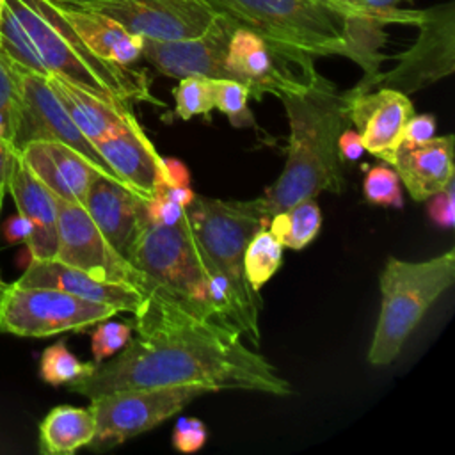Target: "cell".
Returning <instances> with one entry per match:
<instances>
[{
  "mask_svg": "<svg viewBox=\"0 0 455 455\" xmlns=\"http://www.w3.org/2000/svg\"><path fill=\"white\" fill-rule=\"evenodd\" d=\"M94 148L114 174L140 197L151 199L167 187L164 156L158 155L137 117L116 133L98 140Z\"/></svg>",
  "mask_w": 455,
  "mask_h": 455,
  "instance_id": "17",
  "label": "cell"
},
{
  "mask_svg": "<svg viewBox=\"0 0 455 455\" xmlns=\"http://www.w3.org/2000/svg\"><path fill=\"white\" fill-rule=\"evenodd\" d=\"M400 185L402 183L395 169L384 162L370 167L364 174L363 192L366 201L371 204L400 208L403 204Z\"/></svg>",
  "mask_w": 455,
  "mask_h": 455,
  "instance_id": "31",
  "label": "cell"
},
{
  "mask_svg": "<svg viewBox=\"0 0 455 455\" xmlns=\"http://www.w3.org/2000/svg\"><path fill=\"white\" fill-rule=\"evenodd\" d=\"M48 84L73 123L92 144L124 128L135 117L126 101L98 96L55 75H48Z\"/></svg>",
  "mask_w": 455,
  "mask_h": 455,
  "instance_id": "24",
  "label": "cell"
},
{
  "mask_svg": "<svg viewBox=\"0 0 455 455\" xmlns=\"http://www.w3.org/2000/svg\"><path fill=\"white\" fill-rule=\"evenodd\" d=\"M96 363L80 361L64 341L46 347L39 359V375L46 384L62 386L71 384L94 370Z\"/></svg>",
  "mask_w": 455,
  "mask_h": 455,
  "instance_id": "28",
  "label": "cell"
},
{
  "mask_svg": "<svg viewBox=\"0 0 455 455\" xmlns=\"http://www.w3.org/2000/svg\"><path fill=\"white\" fill-rule=\"evenodd\" d=\"M55 4H62V5H76V7H91L101 0H50Z\"/></svg>",
  "mask_w": 455,
  "mask_h": 455,
  "instance_id": "45",
  "label": "cell"
},
{
  "mask_svg": "<svg viewBox=\"0 0 455 455\" xmlns=\"http://www.w3.org/2000/svg\"><path fill=\"white\" fill-rule=\"evenodd\" d=\"M238 25L259 34L295 66L313 71L316 57L341 55L363 68L350 89L366 92L386 59L380 27L357 0H208Z\"/></svg>",
  "mask_w": 455,
  "mask_h": 455,
  "instance_id": "2",
  "label": "cell"
},
{
  "mask_svg": "<svg viewBox=\"0 0 455 455\" xmlns=\"http://www.w3.org/2000/svg\"><path fill=\"white\" fill-rule=\"evenodd\" d=\"M121 313L110 304L92 302L55 288L5 284L0 293V331L46 338L60 332H80Z\"/></svg>",
  "mask_w": 455,
  "mask_h": 455,
  "instance_id": "8",
  "label": "cell"
},
{
  "mask_svg": "<svg viewBox=\"0 0 455 455\" xmlns=\"http://www.w3.org/2000/svg\"><path fill=\"white\" fill-rule=\"evenodd\" d=\"M53 5L82 43L100 59L119 66H132L140 59L142 37L124 28L114 18L91 7L62 5L55 2Z\"/></svg>",
  "mask_w": 455,
  "mask_h": 455,
  "instance_id": "23",
  "label": "cell"
},
{
  "mask_svg": "<svg viewBox=\"0 0 455 455\" xmlns=\"http://www.w3.org/2000/svg\"><path fill=\"white\" fill-rule=\"evenodd\" d=\"M192 231L208 261L229 281L245 323V339L259 345V291L251 286L243 270V252L263 228H268V213L261 197L256 199H213L196 196L185 208Z\"/></svg>",
  "mask_w": 455,
  "mask_h": 455,
  "instance_id": "5",
  "label": "cell"
},
{
  "mask_svg": "<svg viewBox=\"0 0 455 455\" xmlns=\"http://www.w3.org/2000/svg\"><path fill=\"white\" fill-rule=\"evenodd\" d=\"M148 199L124 183L96 176L84 201V208L108 243L126 256L137 235L149 224Z\"/></svg>",
  "mask_w": 455,
  "mask_h": 455,
  "instance_id": "18",
  "label": "cell"
},
{
  "mask_svg": "<svg viewBox=\"0 0 455 455\" xmlns=\"http://www.w3.org/2000/svg\"><path fill=\"white\" fill-rule=\"evenodd\" d=\"M226 68L233 80L249 87V94L259 100L263 94L279 96L284 91L302 85L316 69L306 71L254 30L236 25L226 52Z\"/></svg>",
  "mask_w": 455,
  "mask_h": 455,
  "instance_id": "15",
  "label": "cell"
},
{
  "mask_svg": "<svg viewBox=\"0 0 455 455\" xmlns=\"http://www.w3.org/2000/svg\"><path fill=\"white\" fill-rule=\"evenodd\" d=\"M453 135L430 137L421 142L402 140L389 165L414 201H427L455 180Z\"/></svg>",
  "mask_w": 455,
  "mask_h": 455,
  "instance_id": "20",
  "label": "cell"
},
{
  "mask_svg": "<svg viewBox=\"0 0 455 455\" xmlns=\"http://www.w3.org/2000/svg\"><path fill=\"white\" fill-rule=\"evenodd\" d=\"M96 432L91 407L57 405L39 423V451L44 455H71L89 446Z\"/></svg>",
  "mask_w": 455,
  "mask_h": 455,
  "instance_id": "25",
  "label": "cell"
},
{
  "mask_svg": "<svg viewBox=\"0 0 455 455\" xmlns=\"http://www.w3.org/2000/svg\"><path fill=\"white\" fill-rule=\"evenodd\" d=\"M236 25L235 20L219 12L213 23L196 37L174 41L142 37L140 57L158 73L178 80L185 76L231 78L226 68V52Z\"/></svg>",
  "mask_w": 455,
  "mask_h": 455,
  "instance_id": "14",
  "label": "cell"
},
{
  "mask_svg": "<svg viewBox=\"0 0 455 455\" xmlns=\"http://www.w3.org/2000/svg\"><path fill=\"white\" fill-rule=\"evenodd\" d=\"M133 327L126 322H108L103 320L94 325L91 336V350L94 355V363H101L110 355L117 354L132 338Z\"/></svg>",
  "mask_w": 455,
  "mask_h": 455,
  "instance_id": "32",
  "label": "cell"
},
{
  "mask_svg": "<svg viewBox=\"0 0 455 455\" xmlns=\"http://www.w3.org/2000/svg\"><path fill=\"white\" fill-rule=\"evenodd\" d=\"M208 439L206 425L197 418H180L172 430V444L181 453L199 451Z\"/></svg>",
  "mask_w": 455,
  "mask_h": 455,
  "instance_id": "34",
  "label": "cell"
},
{
  "mask_svg": "<svg viewBox=\"0 0 455 455\" xmlns=\"http://www.w3.org/2000/svg\"><path fill=\"white\" fill-rule=\"evenodd\" d=\"M21 286H44L62 290L85 300L110 304L121 313H133L148 293L123 283L100 281L89 274L69 267L55 258L30 259L27 270L16 281Z\"/></svg>",
  "mask_w": 455,
  "mask_h": 455,
  "instance_id": "19",
  "label": "cell"
},
{
  "mask_svg": "<svg viewBox=\"0 0 455 455\" xmlns=\"http://www.w3.org/2000/svg\"><path fill=\"white\" fill-rule=\"evenodd\" d=\"M32 140L66 144L87 158L101 176L121 181L101 158L94 144L73 123L50 87L48 76L20 66V103L11 146L14 151H20Z\"/></svg>",
  "mask_w": 455,
  "mask_h": 455,
  "instance_id": "12",
  "label": "cell"
},
{
  "mask_svg": "<svg viewBox=\"0 0 455 455\" xmlns=\"http://www.w3.org/2000/svg\"><path fill=\"white\" fill-rule=\"evenodd\" d=\"M208 393L213 391L204 386H158L94 396L89 407L96 419V432L89 448L105 451L119 446L158 427Z\"/></svg>",
  "mask_w": 455,
  "mask_h": 455,
  "instance_id": "9",
  "label": "cell"
},
{
  "mask_svg": "<svg viewBox=\"0 0 455 455\" xmlns=\"http://www.w3.org/2000/svg\"><path fill=\"white\" fill-rule=\"evenodd\" d=\"M4 286H5V283H2V281H0V290H4Z\"/></svg>",
  "mask_w": 455,
  "mask_h": 455,
  "instance_id": "47",
  "label": "cell"
},
{
  "mask_svg": "<svg viewBox=\"0 0 455 455\" xmlns=\"http://www.w3.org/2000/svg\"><path fill=\"white\" fill-rule=\"evenodd\" d=\"M5 2H7V0H0V21H2V16H4V9H5Z\"/></svg>",
  "mask_w": 455,
  "mask_h": 455,
  "instance_id": "46",
  "label": "cell"
},
{
  "mask_svg": "<svg viewBox=\"0 0 455 455\" xmlns=\"http://www.w3.org/2000/svg\"><path fill=\"white\" fill-rule=\"evenodd\" d=\"M12 156H14L12 146L5 140H0V210H2L4 196H5V188H7V176H9Z\"/></svg>",
  "mask_w": 455,
  "mask_h": 455,
  "instance_id": "42",
  "label": "cell"
},
{
  "mask_svg": "<svg viewBox=\"0 0 455 455\" xmlns=\"http://www.w3.org/2000/svg\"><path fill=\"white\" fill-rule=\"evenodd\" d=\"M146 208H148V220H149V224L171 226V224L178 222L181 219V215L185 213L183 206H180L178 203L171 201L164 194H156L155 197L148 199Z\"/></svg>",
  "mask_w": 455,
  "mask_h": 455,
  "instance_id": "37",
  "label": "cell"
},
{
  "mask_svg": "<svg viewBox=\"0 0 455 455\" xmlns=\"http://www.w3.org/2000/svg\"><path fill=\"white\" fill-rule=\"evenodd\" d=\"M165 172H167V187L171 185H190V174L183 162L176 158H164Z\"/></svg>",
  "mask_w": 455,
  "mask_h": 455,
  "instance_id": "41",
  "label": "cell"
},
{
  "mask_svg": "<svg viewBox=\"0 0 455 455\" xmlns=\"http://www.w3.org/2000/svg\"><path fill=\"white\" fill-rule=\"evenodd\" d=\"M20 103V66L0 48V110L16 112Z\"/></svg>",
  "mask_w": 455,
  "mask_h": 455,
  "instance_id": "35",
  "label": "cell"
},
{
  "mask_svg": "<svg viewBox=\"0 0 455 455\" xmlns=\"http://www.w3.org/2000/svg\"><path fill=\"white\" fill-rule=\"evenodd\" d=\"M455 281V251L425 261L387 258L380 272V311L368 348V363L386 366L396 359L428 307Z\"/></svg>",
  "mask_w": 455,
  "mask_h": 455,
  "instance_id": "6",
  "label": "cell"
},
{
  "mask_svg": "<svg viewBox=\"0 0 455 455\" xmlns=\"http://www.w3.org/2000/svg\"><path fill=\"white\" fill-rule=\"evenodd\" d=\"M348 123L357 128L364 151L389 165L391 156L403 139V128L414 114V105L407 94L377 87V91H347Z\"/></svg>",
  "mask_w": 455,
  "mask_h": 455,
  "instance_id": "16",
  "label": "cell"
},
{
  "mask_svg": "<svg viewBox=\"0 0 455 455\" xmlns=\"http://www.w3.org/2000/svg\"><path fill=\"white\" fill-rule=\"evenodd\" d=\"M284 107L290 137L279 178L261 196L268 217L322 192L343 190L339 135L350 124L347 94L315 71L302 85L277 96Z\"/></svg>",
  "mask_w": 455,
  "mask_h": 455,
  "instance_id": "4",
  "label": "cell"
},
{
  "mask_svg": "<svg viewBox=\"0 0 455 455\" xmlns=\"http://www.w3.org/2000/svg\"><path fill=\"white\" fill-rule=\"evenodd\" d=\"M322 226V212L315 197L302 199L290 208L275 213L268 220V229L283 247L304 249L309 245Z\"/></svg>",
  "mask_w": 455,
  "mask_h": 455,
  "instance_id": "26",
  "label": "cell"
},
{
  "mask_svg": "<svg viewBox=\"0 0 455 455\" xmlns=\"http://www.w3.org/2000/svg\"><path fill=\"white\" fill-rule=\"evenodd\" d=\"M158 194H164L165 197H169L171 201L178 203V204L183 206V208L190 206V203H192L194 197H196V194L192 192V188L187 187V185H171V187H164Z\"/></svg>",
  "mask_w": 455,
  "mask_h": 455,
  "instance_id": "43",
  "label": "cell"
},
{
  "mask_svg": "<svg viewBox=\"0 0 455 455\" xmlns=\"http://www.w3.org/2000/svg\"><path fill=\"white\" fill-rule=\"evenodd\" d=\"M176 101V116L180 119H192L196 116H208L213 108V89L212 78L204 76H185L180 78L172 89Z\"/></svg>",
  "mask_w": 455,
  "mask_h": 455,
  "instance_id": "29",
  "label": "cell"
},
{
  "mask_svg": "<svg viewBox=\"0 0 455 455\" xmlns=\"http://www.w3.org/2000/svg\"><path fill=\"white\" fill-rule=\"evenodd\" d=\"M30 231H32V224L21 213L9 217L4 224V236L9 243H21V242L25 243L30 236Z\"/></svg>",
  "mask_w": 455,
  "mask_h": 455,
  "instance_id": "39",
  "label": "cell"
},
{
  "mask_svg": "<svg viewBox=\"0 0 455 455\" xmlns=\"http://www.w3.org/2000/svg\"><path fill=\"white\" fill-rule=\"evenodd\" d=\"M338 146H339V153H341L343 160H352L354 162L364 151V146H363V140H361V135L357 133V130L345 128L339 135Z\"/></svg>",
  "mask_w": 455,
  "mask_h": 455,
  "instance_id": "40",
  "label": "cell"
},
{
  "mask_svg": "<svg viewBox=\"0 0 455 455\" xmlns=\"http://www.w3.org/2000/svg\"><path fill=\"white\" fill-rule=\"evenodd\" d=\"M435 117L432 114H412L403 128V139L409 142H421L434 137Z\"/></svg>",
  "mask_w": 455,
  "mask_h": 455,
  "instance_id": "38",
  "label": "cell"
},
{
  "mask_svg": "<svg viewBox=\"0 0 455 455\" xmlns=\"http://www.w3.org/2000/svg\"><path fill=\"white\" fill-rule=\"evenodd\" d=\"M91 9L140 37L158 41L201 36L219 14L208 0H101Z\"/></svg>",
  "mask_w": 455,
  "mask_h": 455,
  "instance_id": "13",
  "label": "cell"
},
{
  "mask_svg": "<svg viewBox=\"0 0 455 455\" xmlns=\"http://www.w3.org/2000/svg\"><path fill=\"white\" fill-rule=\"evenodd\" d=\"M14 124H16V112L0 110V140H5L11 144L14 135Z\"/></svg>",
  "mask_w": 455,
  "mask_h": 455,
  "instance_id": "44",
  "label": "cell"
},
{
  "mask_svg": "<svg viewBox=\"0 0 455 455\" xmlns=\"http://www.w3.org/2000/svg\"><path fill=\"white\" fill-rule=\"evenodd\" d=\"M7 190L11 192L18 213L27 217L32 231L27 243L30 259H50L57 252V204L55 194L36 178L14 151Z\"/></svg>",
  "mask_w": 455,
  "mask_h": 455,
  "instance_id": "22",
  "label": "cell"
},
{
  "mask_svg": "<svg viewBox=\"0 0 455 455\" xmlns=\"http://www.w3.org/2000/svg\"><path fill=\"white\" fill-rule=\"evenodd\" d=\"M57 252L55 259L75 267L94 279L130 284L144 293L153 283L117 252L80 203L55 196Z\"/></svg>",
  "mask_w": 455,
  "mask_h": 455,
  "instance_id": "11",
  "label": "cell"
},
{
  "mask_svg": "<svg viewBox=\"0 0 455 455\" xmlns=\"http://www.w3.org/2000/svg\"><path fill=\"white\" fill-rule=\"evenodd\" d=\"M283 263V245L272 235L268 228L259 229L249 240L243 252V270L247 281L254 290H261L263 284L277 272Z\"/></svg>",
  "mask_w": 455,
  "mask_h": 455,
  "instance_id": "27",
  "label": "cell"
},
{
  "mask_svg": "<svg viewBox=\"0 0 455 455\" xmlns=\"http://www.w3.org/2000/svg\"><path fill=\"white\" fill-rule=\"evenodd\" d=\"M0 48L21 68L117 101H155L144 71L94 55L50 0H7Z\"/></svg>",
  "mask_w": 455,
  "mask_h": 455,
  "instance_id": "3",
  "label": "cell"
},
{
  "mask_svg": "<svg viewBox=\"0 0 455 455\" xmlns=\"http://www.w3.org/2000/svg\"><path fill=\"white\" fill-rule=\"evenodd\" d=\"M212 89L215 108L228 116L233 126H254V117L247 107L251 96L247 85L231 78H212Z\"/></svg>",
  "mask_w": 455,
  "mask_h": 455,
  "instance_id": "30",
  "label": "cell"
},
{
  "mask_svg": "<svg viewBox=\"0 0 455 455\" xmlns=\"http://www.w3.org/2000/svg\"><path fill=\"white\" fill-rule=\"evenodd\" d=\"M412 0H357V4L375 20L380 27L389 23L398 25H414L418 20V9H405L403 4H411Z\"/></svg>",
  "mask_w": 455,
  "mask_h": 455,
  "instance_id": "33",
  "label": "cell"
},
{
  "mask_svg": "<svg viewBox=\"0 0 455 455\" xmlns=\"http://www.w3.org/2000/svg\"><path fill=\"white\" fill-rule=\"evenodd\" d=\"M135 336L94 370L68 384L73 393L100 395L158 387L204 386L291 395L290 382L233 327L196 313L183 300L153 286L133 311Z\"/></svg>",
  "mask_w": 455,
  "mask_h": 455,
  "instance_id": "1",
  "label": "cell"
},
{
  "mask_svg": "<svg viewBox=\"0 0 455 455\" xmlns=\"http://www.w3.org/2000/svg\"><path fill=\"white\" fill-rule=\"evenodd\" d=\"M16 153L36 178L66 201L84 204L94 178L101 176L87 158L60 142L32 140Z\"/></svg>",
  "mask_w": 455,
  "mask_h": 455,
  "instance_id": "21",
  "label": "cell"
},
{
  "mask_svg": "<svg viewBox=\"0 0 455 455\" xmlns=\"http://www.w3.org/2000/svg\"><path fill=\"white\" fill-rule=\"evenodd\" d=\"M124 258L153 286L183 300L196 313L213 318L208 297L210 261L192 231L187 210L171 226L148 224L137 235Z\"/></svg>",
  "mask_w": 455,
  "mask_h": 455,
  "instance_id": "7",
  "label": "cell"
},
{
  "mask_svg": "<svg viewBox=\"0 0 455 455\" xmlns=\"http://www.w3.org/2000/svg\"><path fill=\"white\" fill-rule=\"evenodd\" d=\"M0 293H2V290H0Z\"/></svg>",
  "mask_w": 455,
  "mask_h": 455,
  "instance_id": "48",
  "label": "cell"
},
{
  "mask_svg": "<svg viewBox=\"0 0 455 455\" xmlns=\"http://www.w3.org/2000/svg\"><path fill=\"white\" fill-rule=\"evenodd\" d=\"M414 27L416 41L395 57L396 64L389 71L377 73L371 89L389 87L411 94L455 71V4L421 9Z\"/></svg>",
  "mask_w": 455,
  "mask_h": 455,
  "instance_id": "10",
  "label": "cell"
},
{
  "mask_svg": "<svg viewBox=\"0 0 455 455\" xmlns=\"http://www.w3.org/2000/svg\"><path fill=\"white\" fill-rule=\"evenodd\" d=\"M428 201L430 220L443 229L453 228L455 222V180H451L443 190L434 194Z\"/></svg>",
  "mask_w": 455,
  "mask_h": 455,
  "instance_id": "36",
  "label": "cell"
}]
</instances>
